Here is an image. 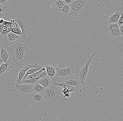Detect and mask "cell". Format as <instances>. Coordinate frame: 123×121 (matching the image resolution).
<instances>
[{"label": "cell", "instance_id": "1", "mask_svg": "<svg viewBox=\"0 0 123 121\" xmlns=\"http://www.w3.org/2000/svg\"><path fill=\"white\" fill-rule=\"evenodd\" d=\"M18 24L22 32L19 42L21 43L30 42L32 39V33L30 24L26 17L22 14L19 13L14 14L11 17Z\"/></svg>", "mask_w": 123, "mask_h": 121}, {"label": "cell", "instance_id": "2", "mask_svg": "<svg viewBox=\"0 0 123 121\" xmlns=\"http://www.w3.org/2000/svg\"><path fill=\"white\" fill-rule=\"evenodd\" d=\"M10 58L15 66L21 67L24 65L26 58V47L23 43L18 42L10 47Z\"/></svg>", "mask_w": 123, "mask_h": 121}, {"label": "cell", "instance_id": "3", "mask_svg": "<svg viewBox=\"0 0 123 121\" xmlns=\"http://www.w3.org/2000/svg\"><path fill=\"white\" fill-rule=\"evenodd\" d=\"M52 84L54 85L60 86L63 85H68L74 86L78 89L81 84L79 78L76 76L66 78H61L55 77L51 80Z\"/></svg>", "mask_w": 123, "mask_h": 121}, {"label": "cell", "instance_id": "4", "mask_svg": "<svg viewBox=\"0 0 123 121\" xmlns=\"http://www.w3.org/2000/svg\"><path fill=\"white\" fill-rule=\"evenodd\" d=\"M96 52V51L94 52L93 54L87 60L85 65L81 68L80 71L77 70L78 78H79L81 84L83 85H84L85 81L88 74L89 66L91 63L92 62L93 58L95 56Z\"/></svg>", "mask_w": 123, "mask_h": 121}, {"label": "cell", "instance_id": "5", "mask_svg": "<svg viewBox=\"0 0 123 121\" xmlns=\"http://www.w3.org/2000/svg\"><path fill=\"white\" fill-rule=\"evenodd\" d=\"M87 0H74L70 5L71 10L69 16L77 17L86 4Z\"/></svg>", "mask_w": 123, "mask_h": 121}, {"label": "cell", "instance_id": "6", "mask_svg": "<svg viewBox=\"0 0 123 121\" xmlns=\"http://www.w3.org/2000/svg\"><path fill=\"white\" fill-rule=\"evenodd\" d=\"M56 77L61 78H66L71 76H77V70L72 66L63 68H56Z\"/></svg>", "mask_w": 123, "mask_h": 121}, {"label": "cell", "instance_id": "7", "mask_svg": "<svg viewBox=\"0 0 123 121\" xmlns=\"http://www.w3.org/2000/svg\"><path fill=\"white\" fill-rule=\"evenodd\" d=\"M21 36L16 35L14 33L10 32L5 37L4 44L9 46L14 45L20 42Z\"/></svg>", "mask_w": 123, "mask_h": 121}, {"label": "cell", "instance_id": "8", "mask_svg": "<svg viewBox=\"0 0 123 121\" xmlns=\"http://www.w3.org/2000/svg\"><path fill=\"white\" fill-rule=\"evenodd\" d=\"M34 85L32 84H19L16 85L15 88L18 92L21 94L28 95L33 93Z\"/></svg>", "mask_w": 123, "mask_h": 121}, {"label": "cell", "instance_id": "9", "mask_svg": "<svg viewBox=\"0 0 123 121\" xmlns=\"http://www.w3.org/2000/svg\"><path fill=\"white\" fill-rule=\"evenodd\" d=\"M11 53L9 46L2 44L1 46L0 51V59L3 63H5L10 58Z\"/></svg>", "mask_w": 123, "mask_h": 121}, {"label": "cell", "instance_id": "10", "mask_svg": "<svg viewBox=\"0 0 123 121\" xmlns=\"http://www.w3.org/2000/svg\"><path fill=\"white\" fill-rule=\"evenodd\" d=\"M38 65L37 64H27L23 67L19 72L18 76L16 80V85L20 84L21 81L23 79L27 72L29 69L32 68H35Z\"/></svg>", "mask_w": 123, "mask_h": 121}, {"label": "cell", "instance_id": "11", "mask_svg": "<svg viewBox=\"0 0 123 121\" xmlns=\"http://www.w3.org/2000/svg\"><path fill=\"white\" fill-rule=\"evenodd\" d=\"M58 86L52 85L51 92L48 103H54L57 102L61 97V93Z\"/></svg>", "mask_w": 123, "mask_h": 121}, {"label": "cell", "instance_id": "12", "mask_svg": "<svg viewBox=\"0 0 123 121\" xmlns=\"http://www.w3.org/2000/svg\"><path fill=\"white\" fill-rule=\"evenodd\" d=\"M15 66L14 63L10 58L6 63H2L0 66V76L11 70Z\"/></svg>", "mask_w": 123, "mask_h": 121}, {"label": "cell", "instance_id": "13", "mask_svg": "<svg viewBox=\"0 0 123 121\" xmlns=\"http://www.w3.org/2000/svg\"><path fill=\"white\" fill-rule=\"evenodd\" d=\"M47 75L46 70L43 71L41 74H40L38 77L37 78H33L30 79L26 80H22L20 84H32L35 85L36 84L39 80L46 77Z\"/></svg>", "mask_w": 123, "mask_h": 121}, {"label": "cell", "instance_id": "14", "mask_svg": "<svg viewBox=\"0 0 123 121\" xmlns=\"http://www.w3.org/2000/svg\"><path fill=\"white\" fill-rule=\"evenodd\" d=\"M31 101L36 104H41L45 101L43 93H37L33 92L31 97Z\"/></svg>", "mask_w": 123, "mask_h": 121}, {"label": "cell", "instance_id": "15", "mask_svg": "<svg viewBox=\"0 0 123 121\" xmlns=\"http://www.w3.org/2000/svg\"><path fill=\"white\" fill-rule=\"evenodd\" d=\"M46 71L47 75L52 80L56 77V70L55 67L51 65H45Z\"/></svg>", "mask_w": 123, "mask_h": 121}, {"label": "cell", "instance_id": "16", "mask_svg": "<svg viewBox=\"0 0 123 121\" xmlns=\"http://www.w3.org/2000/svg\"><path fill=\"white\" fill-rule=\"evenodd\" d=\"M37 83L41 85L45 89L49 88L53 85L51 80L47 75L44 78L40 79Z\"/></svg>", "mask_w": 123, "mask_h": 121}, {"label": "cell", "instance_id": "17", "mask_svg": "<svg viewBox=\"0 0 123 121\" xmlns=\"http://www.w3.org/2000/svg\"><path fill=\"white\" fill-rule=\"evenodd\" d=\"M121 17L120 12L116 11L110 16L108 20V23H117Z\"/></svg>", "mask_w": 123, "mask_h": 121}, {"label": "cell", "instance_id": "18", "mask_svg": "<svg viewBox=\"0 0 123 121\" xmlns=\"http://www.w3.org/2000/svg\"><path fill=\"white\" fill-rule=\"evenodd\" d=\"M44 67V66H39L38 65L37 66L35 67V68H32V69H29L27 72L26 73L25 76H24V78H23V79L22 80H26V78L29 75H31V74H34V73H35L38 72V71L42 69Z\"/></svg>", "mask_w": 123, "mask_h": 121}, {"label": "cell", "instance_id": "19", "mask_svg": "<svg viewBox=\"0 0 123 121\" xmlns=\"http://www.w3.org/2000/svg\"><path fill=\"white\" fill-rule=\"evenodd\" d=\"M55 7L57 12H60L64 6L66 4L64 0H53Z\"/></svg>", "mask_w": 123, "mask_h": 121}, {"label": "cell", "instance_id": "20", "mask_svg": "<svg viewBox=\"0 0 123 121\" xmlns=\"http://www.w3.org/2000/svg\"><path fill=\"white\" fill-rule=\"evenodd\" d=\"M33 91L34 93H43L45 89L39 83H37L34 85Z\"/></svg>", "mask_w": 123, "mask_h": 121}, {"label": "cell", "instance_id": "21", "mask_svg": "<svg viewBox=\"0 0 123 121\" xmlns=\"http://www.w3.org/2000/svg\"><path fill=\"white\" fill-rule=\"evenodd\" d=\"M51 89H52V86L49 88L45 89L44 92L43 93L45 101L47 103L49 101L50 94L51 92Z\"/></svg>", "mask_w": 123, "mask_h": 121}, {"label": "cell", "instance_id": "22", "mask_svg": "<svg viewBox=\"0 0 123 121\" xmlns=\"http://www.w3.org/2000/svg\"><path fill=\"white\" fill-rule=\"evenodd\" d=\"M45 70H46V68H45V66H44L42 69H41L38 72L35 73L34 74H31V75L28 76L26 78V80L30 79H33V78H37L39 76L40 74H41L42 72L45 71Z\"/></svg>", "mask_w": 123, "mask_h": 121}, {"label": "cell", "instance_id": "23", "mask_svg": "<svg viewBox=\"0 0 123 121\" xmlns=\"http://www.w3.org/2000/svg\"><path fill=\"white\" fill-rule=\"evenodd\" d=\"M70 10L71 8L70 5L66 4L62 8L60 12L62 13L69 16L70 12Z\"/></svg>", "mask_w": 123, "mask_h": 121}, {"label": "cell", "instance_id": "24", "mask_svg": "<svg viewBox=\"0 0 123 121\" xmlns=\"http://www.w3.org/2000/svg\"><path fill=\"white\" fill-rule=\"evenodd\" d=\"M109 34L113 38L118 39L121 36L119 28L117 30L112 31H109Z\"/></svg>", "mask_w": 123, "mask_h": 121}, {"label": "cell", "instance_id": "25", "mask_svg": "<svg viewBox=\"0 0 123 121\" xmlns=\"http://www.w3.org/2000/svg\"><path fill=\"white\" fill-rule=\"evenodd\" d=\"M108 30L109 31H112L117 30L119 28V26L117 23H111L108 24Z\"/></svg>", "mask_w": 123, "mask_h": 121}, {"label": "cell", "instance_id": "26", "mask_svg": "<svg viewBox=\"0 0 123 121\" xmlns=\"http://www.w3.org/2000/svg\"><path fill=\"white\" fill-rule=\"evenodd\" d=\"M60 87H61L63 89H68L70 92H76L78 89L74 86H71L68 85H63L61 86H60Z\"/></svg>", "mask_w": 123, "mask_h": 121}, {"label": "cell", "instance_id": "27", "mask_svg": "<svg viewBox=\"0 0 123 121\" xmlns=\"http://www.w3.org/2000/svg\"><path fill=\"white\" fill-rule=\"evenodd\" d=\"M7 9V7L6 5L0 4V17H3L4 13L6 12Z\"/></svg>", "mask_w": 123, "mask_h": 121}, {"label": "cell", "instance_id": "28", "mask_svg": "<svg viewBox=\"0 0 123 121\" xmlns=\"http://www.w3.org/2000/svg\"><path fill=\"white\" fill-rule=\"evenodd\" d=\"M11 32L14 33L16 35L21 36L22 35V32L20 27L16 28H12Z\"/></svg>", "mask_w": 123, "mask_h": 121}, {"label": "cell", "instance_id": "29", "mask_svg": "<svg viewBox=\"0 0 123 121\" xmlns=\"http://www.w3.org/2000/svg\"><path fill=\"white\" fill-rule=\"evenodd\" d=\"M10 22H11V27L12 28H16L20 27L18 24L15 22V21L13 20H11Z\"/></svg>", "mask_w": 123, "mask_h": 121}, {"label": "cell", "instance_id": "30", "mask_svg": "<svg viewBox=\"0 0 123 121\" xmlns=\"http://www.w3.org/2000/svg\"><path fill=\"white\" fill-rule=\"evenodd\" d=\"M120 17L117 23V24H118L119 27L120 26L123 24V13L122 12H120Z\"/></svg>", "mask_w": 123, "mask_h": 121}, {"label": "cell", "instance_id": "31", "mask_svg": "<svg viewBox=\"0 0 123 121\" xmlns=\"http://www.w3.org/2000/svg\"><path fill=\"white\" fill-rule=\"evenodd\" d=\"M8 1L7 0H0V4L6 5L9 4Z\"/></svg>", "mask_w": 123, "mask_h": 121}, {"label": "cell", "instance_id": "32", "mask_svg": "<svg viewBox=\"0 0 123 121\" xmlns=\"http://www.w3.org/2000/svg\"><path fill=\"white\" fill-rule=\"evenodd\" d=\"M61 92H62L64 94V95L70 93V92H69L68 89H63V90H62Z\"/></svg>", "mask_w": 123, "mask_h": 121}, {"label": "cell", "instance_id": "33", "mask_svg": "<svg viewBox=\"0 0 123 121\" xmlns=\"http://www.w3.org/2000/svg\"><path fill=\"white\" fill-rule=\"evenodd\" d=\"M64 1L66 4L70 5L73 3L74 0H64Z\"/></svg>", "mask_w": 123, "mask_h": 121}, {"label": "cell", "instance_id": "34", "mask_svg": "<svg viewBox=\"0 0 123 121\" xmlns=\"http://www.w3.org/2000/svg\"><path fill=\"white\" fill-rule=\"evenodd\" d=\"M119 29L120 32L121 36L123 37V26L122 25L119 27Z\"/></svg>", "mask_w": 123, "mask_h": 121}, {"label": "cell", "instance_id": "35", "mask_svg": "<svg viewBox=\"0 0 123 121\" xmlns=\"http://www.w3.org/2000/svg\"><path fill=\"white\" fill-rule=\"evenodd\" d=\"M12 28L11 26H7L6 27V31L7 33H10L11 31Z\"/></svg>", "mask_w": 123, "mask_h": 121}, {"label": "cell", "instance_id": "36", "mask_svg": "<svg viewBox=\"0 0 123 121\" xmlns=\"http://www.w3.org/2000/svg\"><path fill=\"white\" fill-rule=\"evenodd\" d=\"M70 93L65 94V95H64V96H63L64 98H70Z\"/></svg>", "mask_w": 123, "mask_h": 121}, {"label": "cell", "instance_id": "37", "mask_svg": "<svg viewBox=\"0 0 123 121\" xmlns=\"http://www.w3.org/2000/svg\"><path fill=\"white\" fill-rule=\"evenodd\" d=\"M3 63V62H2V60H0V66L1 65V64Z\"/></svg>", "mask_w": 123, "mask_h": 121}, {"label": "cell", "instance_id": "38", "mask_svg": "<svg viewBox=\"0 0 123 121\" xmlns=\"http://www.w3.org/2000/svg\"><path fill=\"white\" fill-rule=\"evenodd\" d=\"M122 26H123V24H122Z\"/></svg>", "mask_w": 123, "mask_h": 121}, {"label": "cell", "instance_id": "39", "mask_svg": "<svg viewBox=\"0 0 123 121\" xmlns=\"http://www.w3.org/2000/svg\"></svg>", "mask_w": 123, "mask_h": 121}]
</instances>
